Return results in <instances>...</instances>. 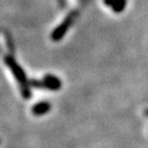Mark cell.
Returning a JSON list of instances; mask_svg holds the SVG:
<instances>
[{"label": "cell", "instance_id": "cell-1", "mask_svg": "<svg viewBox=\"0 0 148 148\" xmlns=\"http://www.w3.org/2000/svg\"><path fill=\"white\" fill-rule=\"evenodd\" d=\"M4 63L6 65L10 72L12 73L14 77L16 80L18 81V86H20V90H21V95L24 99L28 100L31 97V83L28 80L27 75H26L25 71L23 68L20 66L18 62L14 60L12 56H5Z\"/></svg>", "mask_w": 148, "mask_h": 148}, {"label": "cell", "instance_id": "cell-2", "mask_svg": "<svg viewBox=\"0 0 148 148\" xmlns=\"http://www.w3.org/2000/svg\"><path fill=\"white\" fill-rule=\"evenodd\" d=\"M30 83L31 86H34V88H43L49 90H59L62 88V80L59 77L53 75V74H46L41 80L34 79V80L30 81Z\"/></svg>", "mask_w": 148, "mask_h": 148}, {"label": "cell", "instance_id": "cell-3", "mask_svg": "<svg viewBox=\"0 0 148 148\" xmlns=\"http://www.w3.org/2000/svg\"><path fill=\"white\" fill-rule=\"evenodd\" d=\"M75 18H76V12H71V14H68L66 18L61 22V24L59 26L53 29V31L51 32V39L53 41H60L63 37L66 35V33L68 32L70 28H71L73 22L75 21Z\"/></svg>", "mask_w": 148, "mask_h": 148}, {"label": "cell", "instance_id": "cell-4", "mask_svg": "<svg viewBox=\"0 0 148 148\" xmlns=\"http://www.w3.org/2000/svg\"><path fill=\"white\" fill-rule=\"evenodd\" d=\"M103 2L106 6L111 7V9L116 14L123 12L127 6V0H103Z\"/></svg>", "mask_w": 148, "mask_h": 148}, {"label": "cell", "instance_id": "cell-5", "mask_svg": "<svg viewBox=\"0 0 148 148\" xmlns=\"http://www.w3.org/2000/svg\"><path fill=\"white\" fill-rule=\"evenodd\" d=\"M49 110H51V104H49V102H45V101L38 102V103H36L32 107V113L36 116L44 115Z\"/></svg>", "mask_w": 148, "mask_h": 148}]
</instances>
